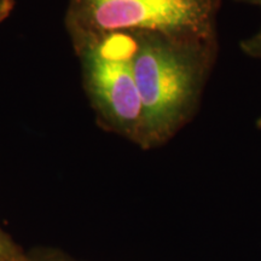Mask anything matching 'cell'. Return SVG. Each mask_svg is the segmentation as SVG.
<instances>
[{
	"label": "cell",
	"mask_w": 261,
	"mask_h": 261,
	"mask_svg": "<svg viewBox=\"0 0 261 261\" xmlns=\"http://www.w3.org/2000/svg\"><path fill=\"white\" fill-rule=\"evenodd\" d=\"M256 126H257V128L261 129V117L256 121Z\"/></svg>",
	"instance_id": "cell-10"
},
{
	"label": "cell",
	"mask_w": 261,
	"mask_h": 261,
	"mask_svg": "<svg viewBox=\"0 0 261 261\" xmlns=\"http://www.w3.org/2000/svg\"><path fill=\"white\" fill-rule=\"evenodd\" d=\"M241 48L249 57L261 60V27L255 34L241 42Z\"/></svg>",
	"instance_id": "cell-5"
},
{
	"label": "cell",
	"mask_w": 261,
	"mask_h": 261,
	"mask_svg": "<svg viewBox=\"0 0 261 261\" xmlns=\"http://www.w3.org/2000/svg\"><path fill=\"white\" fill-rule=\"evenodd\" d=\"M84 86L98 121L135 144L142 138V103L133 70V33L76 39Z\"/></svg>",
	"instance_id": "cell-3"
},
{
	"label": "cell",
	"mask_w": 261,
	"mask_h": 261,
	"mask_svg": "<svg viewBox=\"0 0 261 261\" xmlns=\"http://www.w3.org/2000/svg\"><path fill=\"white\" fill-rule=\"evenodd\" d=\"M217 0H70L74 40L107 33H160L215 41Z\"/></svg>",
	"instance_id": "cell-2"
},
{
	"label": "cell",
	"mask_w": 261,
	"mask_h": 261,
	"mask_svg": "<svg viewBox=\"0 0 261 261\" xmlns=\"http://www.w3.org/2000/svg\"><path fill=\"white\" fill-rule=\"evenodd\" d=\"M17 246L10 240L8 234H5L0 230V250H10V249H14Z\"/></svg>",
	"instance_id": "cell-8"
},
{
	"label": "cell",
	"mask_w": 261,
	"mask_h": 261,
	"mask_svg": "<svg viewBox=\"0 0 261 261\" xmlns=\"http://www.w3.org/2000/svg\"><path fill=\"white\" fill-rule=\"evenodd\" d=\"M14 8V0H0V22L5 19Z\"/></svg>",
	"instance_id": "cell-7"
},
{
	"label": "cell",
	"mask_w": 261,
	"mask_h": 261,
	"mask_svg": "<svg viewBox=\"0 0 261 261\" xmlns=\"http://www.w3.org/2000/svg\"><path fill=\"white\" fill-rule=\"evenodd\" d=\"M133 70L142 103V138L149 150L190 121L213 64L215 41L160 33H133Z\"/></svg>",
	"instance_id": "cell-1"
},
{
	"label": "cell",
	"mask_w": 261,
	"mask_h": 261,
	"mask_svg": "<svg viewBox=\"0 0 261 261\" xmlns=\"http://www.w3.org/2000/svg\"><path fill=\"white\" fill-rule=\"evenodd\" d=\"M219 3V0H217ZM236 2H243V3H248V4H253L256 6H260L261 8V0H236Z\"/></svg>",
	"instance_id": "cell-9"
},
{
	"label": "cell",
	"mask_w": 261,
	"mask_h": 261,
	"mask_svg": "<svg viewBox=\"0 0 261 261\" xmlns=\"http://www.w3.org/2000/svg\"><path fill=\"white\" fill-rule=\"evenodd\" d=\"M25 253L19 250L18 247L10 250H0V261H24Z\"/></svg>",
	"instance_id": "cell-6"
},
{
	"label": "cell",
	"mask_w": 261,
	"mask_h": 261,
	"mask_svg": "<svg viewBox=\"0 0 261 261\" xmlns=\"http://www.w3.org/2000/svg\"><path fill=\"white\" fill-rule=\"evenodd\" d=\"M71 259L58 250L37 249L25 253L24 261H70Z\"/></svg>",
	"instance_id": "cell-4"
},
{
	"label": "cell",
	"mask_w": 261,
	"mask_h": 261,
	"mask_svg": "<svg viewBox=\"0 0 261 261\" xmlns=\"http://www.w3.org/2000/svg\"><path fill=\"white\" fill-rule=\"evenodd\" d=\"M70 261H75V260H73V259H71V260H70Z\"/></svg>",
	"instance_id": "cell-11"
}]
</instances>
